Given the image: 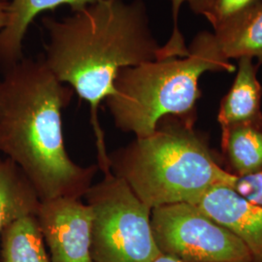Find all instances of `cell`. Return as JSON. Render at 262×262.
Returning <instances> with one entry per match:
<instances>
[{
  "mask_svg": "<svg viewBox=\"0 0 262 262\" xmlns=\"http://www.w3.org/2000/svg\"><path fill=\"white\" fill-rule=\"evenodd\" d=\"M49 42L42 59L56 79L69 85L91 108L97 166L109 174V152L98 120L100 104L114 94L122 68L158 58L143 0H99L62 19H42Z\"/></svg>",
  "mask_w": 262,
  "mask_h": 262,
  "instance_id": "1",
  "label": "cell"
},
{
  "mask_svg": "<svg viewBox=\"0 0 262 262\" xmlns=\"http://www.w3.org/2000/svg\"><path fill=\"white\" fill-rule=\"evenodd\" d=\"M74 94L42 59L23 58L0 78V155L29 179L41 201L84 197L98 170L73 161L64 145L62 111Z\"/></svg>",
  "mask_w": 262,
  "mask_h": 262,
  "instance_id": "2",
  "label": "cell"
},
{
  "mask_svg": "<svg viewBox=\"0 0 262 262\" xmlns=\"http://www.w3.org/2000/svg\"><path fill=\"white\" fill-rule=\"evenodd\" d=\"M191 123L192 118L164 117L151 134L109 154L110 172L150 210L195 204L213 187H234L238 176L217 165Z\"/></svg>",
  "mask_w": 262,
  "mask_h": 262,
  "instance_id": "3",
  "label": "cell"
},
{
  "mask_svg": "<svg viewBox=\"0 0 262 262\" xmlns=\"http://www.w3.org/2000/svg\"><path fill=\"white\" fill-rule=\"evenodd\" d=\"M187 50V56L155 59L118 73L114 94L105 100L118 129L140 138L151 134L164 117L192 118L201 96L200 77L235 70L214 33H198Z\"/></svg>",
  "mask_w": 262,
  "mask_h": 262,
  "instance_id": "4",
  "label": "cell"
},
{
  "mask_svg": "<svg viewBox=\"0 0 262 262\" xmlns=\"http://www.w3.org/2000/svg\"><path fill=\"white\" fill-rule=\"evenodd\" d=\"M93 210L94 262H154L161 253L150 226V209L112 173L84 195Z\"/></svg>",
  "mask_w": 262,
  "mask_h": 262,
  "instance_id": "5",
  "label": "cell"
},
{
  "mask_svg": "<svg viewBox=\"0 0 262 262\" xmlns=\"http://www.w3.org/2000/svg\"><path fill=\"white\" fill-rule=\"evenodd\" d=\"M150 226L159 252L183 262H253L245 244L190 203L154 208Z\"/></svg>",
  "mask_w": 262,
  "mask_h": 262,
  "instance_id": "6",
  "label": "cell"
},
{
  "mask_svg": "<svg viewBox=\"0 0 262 262\" xmlns=\"http://www.w3.org/2000/svg\"><path fill=\"white\" fill-rule=\"evenodd\" d=\"M37 220L51 262H94V215L86 202L70 197L41 201Z\"/></svg>",
  "mask_w": 262,
  "mask_h": 262,
  "instance_id": "7",
  "label": "cell"
},
{
  "mask_svg": "<svg viewBox=\"0 0 262 262\" xmlns=\"http://www.w3.org/2000/svg\"><path fill=\"white\" fill-rule=\"evenodd\" d=\"M194 205L238 237L250 251L253 262H262L261 207L225 186L211 188Z\"/></svg>",
  "mask_w": 262,
  "mask_h": 262,
  "instance_id": "8",
  "label": "cell"
},
{
  "mask_svg": "<svg viewBox=\"0 0 262 262\" xmlns=\"http://www.w3.org/2000/svg\"><path fill=\"white\" fill-rule=\"evenodd\" d=\"M253 58H238V71L229 92L223 98L217 115L222 128L240 124L261 127V84L257 80V66Z\"/></svg>",
  "mask_w": 262,
  "mask_h": 262,
  "instance_id": "9",
  "label": "cell"
},
{
  "mask_svg": "<svg viewBox=\"0 0 262 262\" xmlns=\"http://www.w3.org/2000/svg\"><path fill=\"white\" fill-rule=\"evenodd\" d=\"M99 0H11L7 20L0 29V69L16 64L24 58L23 41L31 21L44 11L69 5L72 11L83 9Z\"/></svg>",
  "mask_w": 262,
  "mask_h": 262,
  "instance_id": "10",
  "label": "cell"
},
{
  "mask_svg": "<svg viewBox=\"0 0 262 262\" xmlns=\"http://www.w3.org/2000/svg\"><path fill=\"white\" fill-rule=\"evenodd\" d=\"M41 199L26 174L12 160L0 157V235L8 225L37 215Z\"/></svg>",
  "mask_w": 262,
  "mask_h": 262,
  "instance_id": "11",
  "label": "cell"
},
{
  "mask_svg": "<svg viewBox=\"0 0 262 262\" xmlns=\"http://www.w3.org/2000/svg\"><path fill=\"white\" fill-rule=\"evenodd\" d=\"M0 237L1 262H51L37 215L16 221Z\"/></svg>",
  "mask_w": 262,
  "mask_h": 262,
  "instance_id": "12",
  "label": "cell"
},
{
  "mask_svg": "<svg viewBox=\"0 0 262 262\" xmlns=\"http://www.w3.org/2000/svg\"><path fill=\"white\" fill-rule=\"evenodd\" d=\"M214 35L225 58L250 56L262 64V2L244 19Z\"/></svg>",
  "mask_w": 262,
  "mask_h": 262,
  "instance_id": "13",
  "label": "cell"
},
{
  "mask_svg": "<svg viewBox=\"0 0 262 262\" xmlns=\"http://www.w3.org/2000/svg\"><path fill=\"white\" fill-rule=\"evenodd\" d=\"M223 146L239 176L262 171L261 127L240 124L223 128Z\"/></svg>",
  "mask_w": 262,
  "mask_h": 262,
  "instance_id": "14",
  "label": "cell"
},
{
  "mask_svg": "<svg viewBox=\"0 0 262 262\" xmlns=\"http://www.w3.org/2000/svg\"><path fill=\"white\" fill-rule=\"evenodd\" d=\"M261 2L262 0H210L204 17L215 33L244 19Z\"/></svg>",
  "mask_w": 262,
  "mask_h": 262,
  "instance_id": "15",
  "label": "cell"
},
{
  "mask_svg": "<svg viewBox=\"0 0 262 262\" xmlns=\"http://www.w3.org/2000/svg\"><path fill=\"white\" fill-rule=\"evenodd\" d=\"M189 5L190 9L195 14L204 16L210 4V0H171L172 3V16H173V32L168 42L159 49V56L157 59H164L169 57H179L187 56L188 50L186 46L184 37L180 31L178 26L179 13L183 3Z\"/></svg>",
  "mask_w": 262,
  "mask_h": 262,
  "instance_id": "16",
  "label": "cell"
},
{
  "mask_svg": "<svg viewBox=\"0 0 262 262\" xmlns=\"http://www.w3.org/2000/svg\"><path fill=\"white\" fill-rule=\"evenodd\" d=\"M233 189L248 201L262 208V171L238 176Z\"/></svg>",
  "mask_w": 262,
  "mask_h": 262,
  "instance_id": "17",
  "label": "cell"
},
{
  "mask_svg": "<svg viewBox=\"0 0 262 262\" xmlns=\"http://www.w3.org/2000/svg\"><path fill=\"white\" fill-rule=\"evenodd\" d=\"M8 1H0V29L4 28L7 20Z\"/></svg>",
  "mask_w": 262,
  "mask_h": 262,
  "instance_id": "18",
  "label": "cell"
},
{
  "mask_svg": "<svg viewBox=\"0 0 262 262\" xmlns=\"http://www.w3.org/2000/svg\"><path fill=\"white\" fill-rule=\"evenodd\" d=\"M154 262H183L180 261L178 259H176V258H173V257H171V256H168V255H165V254H160L159 256H158V258L155 260Z\"/></svg>",
  "mask_w": 262,
  "mask_h": 262,
  "instance_id": "19",
  "label": "cell"
},
{
  "mask_svg": "<svg viewBox=\"0 0 262 262\" xmlns=\"http://www.w3.org/2000/svg\"><path fill=\"white\" fill-rule=\"evenodd\" d=\"M0 1H8V0H0Z\"/></svg>",
  "mask_w": 262,
  "mask_h": 262,
  "instance_id": "20",
  "label": "cell"
}]
</instances>
